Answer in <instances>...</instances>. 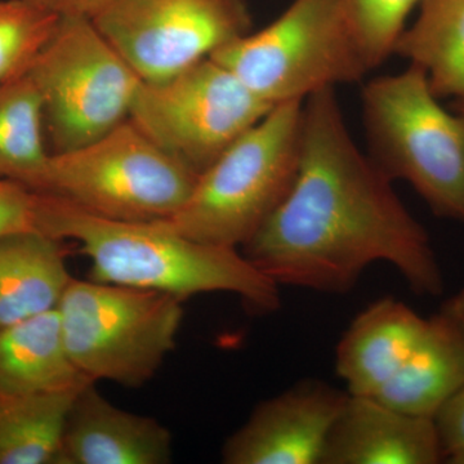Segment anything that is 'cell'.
Here are the masks:
<instances>
[{
    "label": "cell",
    "instance_id": "obj_9",
    "mask_svg": "<svg viewBox=\"0 0 464 464\" xmlns=\"http://www.w3.org/2000/svg\"><path fill=\"white\" fill-rule=\"evenodd\" d=\"M275 106L208 57L161 82H141L130 121L200 174Z\"/></svg>",
    "mask_w": 464,
    "mask_h": 464
},
{
    "label": "cell",
    "instance_id": "obj_13",
    "mask_svg": "<svg viewBox=\"0 0 464 464\" xmlns=\"http://www.w3.org/2000/svg\"><path fill=\"white\" fill-rule=\"evenodd\" d=\"M444 460L433 418L405 413L373 396L348 395L320 464H436Z\"/></svg>",
    "mask_w": 464,
    "mask_h": 464
},
{
    "label": "cell",
    "instance_id": "obj_11",
    "mask_svg": "<svg viewBox=\"0 0 464 464\" xmlns=\"http://www.w3.org/2000/svg\"><path fill=\"white\" fill-rule=\"evenodd\" d=\"M347 391L314 378L259 402L222 447L226 464H320Z\"/></svg>",
    "mask_w": 464,
    "mask_h": 464
},
{
    "label": "cell",
    "instance_id": "obj_4",
    "mask_svg": "<svg viewBox=\"0 0 464 464\" xmlns=\"http://www.w3.org/2000/svg\"><path fill=\"white\" fill-rule=\"evenodd\" d=\"M302 106H275L198 177L166 224L200 243L241 249L288 194L299 163Z\"/></svg>",
    "mask_w": 464,
    "mask_h": 464
},
{
    "label": "cell",
    "instance_id": "obj_16",
    "mask_svg": "<svg viewBox=\"0 0 464 464\" xmlns=\"http://www.w3.org/2000/svg\"><path fill=\"white\" fill-rule=\"evenodd\" d=\"M66 243L39 231L0 237V329L57 308L72 279Z\"/></svg>",
    "mask_w": 464,
    "mask_h": 464
},
{
    "label": "cell",
    "instance_id": "obj_17",
    "mask_svg": "<svg viewBox=\"0 0 464 464\" xmlns=\"http://www.w3.org/2000/svg\"><path fill=\"white\" fill-rule=\"evenodd\" d=\"M92 382L67 353L57 308L0 329V393L66 392Z\"/></svg>",
    "mask_w": 464,
    "mask_h": 464
},
{
    "label": "cell",
    "instance_id": "obj_18",
    "mask_svg": "<svg viewBox=\"0 0 464 464\" xmlns=\"http://www.w3.org/2000/svg\"><path fill=\"white\" fill-rule=\"evenodd\" d=\"M393 54L422 67L438 99H464V0H424Z\"/></svg>",
    "mask_w": 464,
    "mask_h": 464
},
{
    "label": "cell",
    "instance_id": "obj_6",
    "mask_svg": "<svg viewBox=\"0 0 464 464\" xmlns=\"http://www.w3.org/2000/svg\"><path fill=\"white\" fill-rule=\"evenodd\" d=\"M198 177L128 119L82 148L51 154L35 191L115 221H167Z\"/></svg>",
    "mask_w": 464,
    "mask_h": 464
},
{
    "label": "cell",
    "instance_id": "obj_24",
    "mask_svg": "<svg viewBox=\"0 0 464 464\" xmlns=\"http://www.w3.org/2000/svg\"><path fill=\"white\" fill-rule=\"evenodd\" d=\"M444 460L464 464V384L444 402L433 417Z\"/></svg>",
    "mask_w": 464,
    "mask_h": 464
},
{
    "label": "cell",
    "instance_id": "obj_7",
    "mask_svg": "<svg viewBox=\"0 0 464 464\" xmlns=\"http://www.w3.org/2000/svg\"><path fill=\"white\" fill-rule=\"evenodd\" d=\"M183 302L158 290L72 276L57 306L67 353L92 381L140 389L176 348Z\"/></svg>",
    "mask_w": 464,
    "mask_h": 464
},
{
    "label": "cell",
    "instance_id": "obj_19",
    "mask_svg": "<svg viewBox=\"0 0 464 464\" xmlns=\"http://www.w3.org/2000/svg\"><path fill=\"white\" fill-rule=\"evenodd\" d=\"M79 391L0 393V464H56L67 411Z\"/></svg>",
    "mask_w": 464,
    "mask_h": 464
},
{
    "label": "cell",
    "instance_id": "obj_12",
    "mask_svg": "<svg viewBox=\"0 0 464 464\" xmlns=\"http://www.w3.org/2000/svg\"><path fill=\"white\" fill-rule=\"evenodd\" d=\"M172 433L159 420L110 402L96 382L76 393L63 424L56 464H168Z\"/></svg>",
    "mask_w": 464,
    "mask_h": 464
},
{
    "label": "cell",
    "instance_id": "obj_26",
    "mask_svg": "<svg viewBox=\"0 0 464 464\" xmlns=\"http://www.w3.org/2000/svg\"><path fill=\"white\" fill-rule=\"evenodd\" d=\"M453 106L454 111L458 112L459 115H462L464 118V99L454 101Z\"/></svg>",
    "mask_w": 464,
    "mask_h": 464
},
{
    "label": "cell",
    "instance_id": "obj_22",
    "mask_svg": "<svg viewBox=\"0 0 464 464\" xmlns=\"http://www.w3.org/2000/svg\"><path fill=\"white\" fill-rule=\"evenodd\" d=\"M424 0H342L371 69L393 54L409 14Z\"/></svg>",
    "mask_w": 464,
    "mask_h": 464
},
{
    "label": "cell",
    "instance_id": "obj_25",
    "mask_svg": "<svg viewBox=\"0 0 464 464\" xmlns=\"http://www.w3.org/2000/svg\"><path fill=\"white\" fill-rule=\"evenodd\" d=\"M56 16L87 17L97 0H27Z\"/></svg>",
    "mask_w": 464,
    "mask_h": 464
},
{
    "label": "cell",
    "instance_id": "obj_2",
    "mask_svg": "<svg viewBox=\"0 0 464 464\" xmlns=\"http://www.w3.org/2000/svg\"><path fill=\"white\" fill-rule=\"evenodd\" d=\"M41 231L78 244L93 282L158 290L183 301L231 293L258 315L282 304L280 286L240 249L192 240L163 221H115L43 194Z\"/></svg>",
    "mask_w": 464,
    "mask_h": 464
},
{
    "label": "cell",
    "instance_id": "obj_15",
    "mask_svg": "<svg viewBox=\"0 0 464 464\" xmlns=\"http://www.w3.org/2000/svg\"><path fill=\"white\" fill-rule=\"evenodd\" d=\"M464 384V288L431 316L400 373L378 393L384 404L433 418Z\"/></svg>",
    "mask_w": 464,
    "mask_h": 464
},
{
    "label": "cell",
    "instance_id": "obj_14",
    "mask_svg": "<svg viewBox=\"0 0 464 464\" xmlns=\"http://www.w3.org/2000/svg\"><path fill=\"white\" fill-rule=\"evenodd\" d=\"M426 320L392 297L357 314L335 348V372L348 395L377 396L408 362Z\"/></svg>",
    "mask_w": 464,
    "mask_h": 464
},
{
    "label": "cell",
    "instance_id": "obj_8",
    "mask_svg": "<svg viewBox=\"0 0 464 464\" xmlns=\"http://www.w3.org/2000/svg\"><path fill=\"white\" fill-rule=\"evenodd\" d=\"M54 152L82 148L130 119L141 79L88 17H63L27 72Z\"/></svg>",
    "mask_w": 464,
    "mask_h": 464
},
{
    "label": "cell",
    "instance_id": "obj_20",
    "mask_svg": "<svg viewBox=\"0 0 464 464\" xmlns=\"http://www.w3.org/2000/svg\"><path fill=\"white\" fill-rule=\"evenodd\" d=\"M42 99L29 75L0 83V179L35 190L52 152Z\"/></svg>",
    "mask_w": 464,
    "mask_h": 464
},
{
    "label": "cell",
    "instance_id": "obj_5",
    "mask_svg": "<svg viewBox=\"0 0 464 464\" xmlns=\"http://www.w3.org/2000/svg\"><path fill=\"white\" fill-rule=\"evenodd\" d=\"M210 58L273 106L357 83L372 70L342 0H293L270 25Z\"/></svg>",
    "mask_w": 464,
    "mask_h": 464
},
{
    "label": "cell",
    "instance_id": "obj_1",
    "mask_svg": "<svg viewBox=\"0 0 464 464\" xmlns=\"http://www.w3.org/2000/svg\"><path fill=\"white\" fill-rule=\"evenodd\" d=\"M240 250L279 286L344 295L369 266L386 262L415 295L438 297L444 290L429 232L357 148L334 87L302 106L295 182Z\"/></svg>",
    "mask_w": 464,
    "mask_h": 464
},
{
    "label": "cell",
    "instance_id": "obj_23",
    "mask_svg": "<svg viewBox=\"0 0 464 464\" xmlns=\"http://www.w3.org/2000/svg\"><path fill=\"white\" fill-rule=\"evenodd\" d=\"M43 194L23 183L0 179V237L41 231Z\"/></svg>",
    "mask_w": 464,
    "mask_h": 464
},
{
    "label": "cell",
    "instance_id": "obj_10",
    "mask_svg": "<svg viewBox=\"0 0 464 464\" xmlns=\"http://www.w3.org/2000/svg\"><path fill=\"white\" fill-rule=\"evenodd\" d=\"M88 18L142 82H161L250 33L246 0H97Z\"/></svg>",
    "mask_w": 464,
    "mask_h": 464
},
{
    "label": "cell",
    "instance_id": "obj_3",
    "mask_svg": "<svg viewBox=\"0 0 464 464\" xmlns=\"http://www.w3.org/2000/svg\"><path fill=\"white\" fill-rule=\"evenodd\" d=\"M362 112L378 169L408 182L433 215L464 224V118L440 105L422 67L369 81Z\"/></svg>",
    "mask_w": 464,
    "mask_h": 464
},
{
    "label": "cell",
    "instance_id": "obj_21",
    "mask_svg": "<svg viewBox=\"0 0 464 464\" xmlns=\"http://www.w3.org/2000/svg\"><path fill=\"white\" fill-rule=\"evenodd\" d=\"M60 17L27 0H0V83L25 76Z\"/></svg>",
    "mask_w": 464,
    "mask_h": 464
}]
</instances>
